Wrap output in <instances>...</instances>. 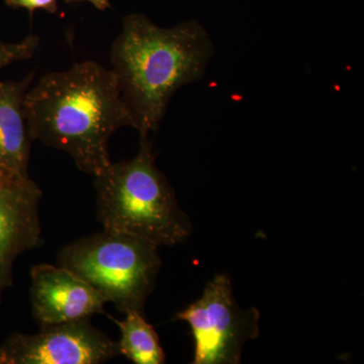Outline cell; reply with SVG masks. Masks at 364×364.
Masks as SVG:
<instances>
[{
  "instance_id": "3",
  "label": "cell",
  "mask_w": 364,
  "mask_h": 364,
  "mask_svg": "<svg viewBox=\"0 0 364 364\" xmlns=\"http://www.w3.org/2000/svg\"><path fill=\"white\" fill-rule=\"evenodd\" d=\"M132 160L112 162L95 178L98 221L105 230L176 246L193 231L166 176L158 168L149 136H140Z\"/></svg>"
},
{
  "instance_id": "7",
  "label": "cell",
  "mask_w": 364,
  "mask_h": 364,
  "mask_svg": "<svg viewBox=\"0 0 364 364\" xmlns=\"http://www.w3.org/2000/svg\"><path fill=\"white\" fill-rule=\"evenodd\" d=\"M31 277L33 314L41 327L105 314L107 298L68 268L38 264Z\"/></svg>"
},
{
  "instance_id": "8",
  "label": "cell",
  "mask_w": 364,
  "mask_h": 364,
  "mask_svg": "<svg viewBox=\"0 0 364 364\" xmlns=\"http://www.w3.org/2000/svg\"><path fill=\"white\" fill-rule=\"evenodd\" d=\"M43 193L35 181L0 179V301L13 286L18 256L40 245L39 205Z\"/></svg>"
},
{
  "instance_id": "2",
  "label": "cell",
  "mask_w": 364,
  "mask_h": 364,
  "mask_svg": "<svg viewBox=\"0 0 364 364\" xmlns=\"http://www.w3.org/2000/svg\"><path fill=\"white\" fill-rule=\"evenodd\" d=\"M213 55L214 45L198 21L161 28L143 14L124 18L111 69L140 136L158 131L172 97L205 76Z\"/></svg>"
},
{
  "instance_id": "4",
  "label": "cell",
  "mask_w": 364,
  "mask_h": 364,
  "mask_svg": "<svg viewBox=\"0 0 364 364\" xmlns=\"http://www.w3.org/2000/svg\"><path fill=\"white\" fill-rule=\"evenodd\" d=\"M158 248L138 237L104 229L65 246L59 262L102 293L119 312L144 314L161 267Z\"/></svg>"
},
{
  "instance_id": "9",
  "label": "cell",
  "mask_w": 364,
  "mask_h": 364,
  "mask_svg": "<svg viewBox=\"0 0 364 364\" xmlns=\"http://www.w3.org/2000/svg\"><path fill=\"white\" fill-rule=\"evenodd\" d=\"M33 74L20 82L0 83V179L25 181L28 176L32 136L23 112V97Z\"/></svg>"
},
{
  "instance_id": "5",
  "label": "cell",
  "mask_w": 364,
  "mask_h": 364,
  "mask_svg": "<svg viewBox=\"0 0 364 364\" xmlns=\"http://www.w3.org/2000/svg\"><path fill=\"white\" fill-rule=\"evenodd\" d=\"M176 318L191 327L195 340L193 364L240 363L244 344L259 335V312L239 306L226 274L210 280L202 296Z\"/></svg>"
},
{
  "instance_id": "13",
  "label": "cell",
  "mask_w": 364,
  "mask_h": 364,
  "mask_svg": "<svg viewBox=\"0 0 364 364\" xmlns=\"http://www.w3.org/2000/svg\"><path fill=\"white\" fill-rule=\"evenodd\" d=\"M76 1L90 2V4H92L95 9L100 11H104L105 9L111 7V2H109V0H65L66 4H70V2Z\"/></svg>"
},
{
  "instance_id": "1",
  "label": "cell",
  "mask_w": 364,
  "mask_h": 364,
  "mask_svg": "<svg viewBox=\"0 0 364 364\" xmlns=\"http://www.w3.org/2000/svg\"><path fill=\"white\" fill-rule=\"evenodd\" d=\"M23 112L33 141L67 153L92 177L112 163V136L134 128L114 72L91 60L45 74L26 90Z\"/></svg>"
},
{
  "instance_id": "10",
  "label": "cell",
  "mask_w": 364,
  "mask_h": 364,
  "mask_svg": "<svg viewBox=\"0 0 364 364\" xmlns=\"http://www.w3.org/2000/svg\"><path fill=\"white\" fill-rule=\"evenodd\" d=\"M124 315L121 321L111 317L121 331V338L117 342L119 353L135 364L166 363L159 336L144 318V314L128 312Z\"/></svg>"
},
{
  "instance_id": "12",
  "label": "cell",
  "mask_w": 364,
  "mask_h": 364,
  "mask_svg": "<svg viewBox=\"0 0 364 364\" xmlns=\"http://www.w3.org/2000/svg\"><path fill=\"white\" fill-rule=\"evenodd\" d=\"M7 6L13 9H25L32 18L37 11H45L55 14L58 11V0H6Z\"/></svg>"
},
{
  "instance_id": "11",
  "label": "cell",
  "mask_w": 364,
  "mask_h": 364,
  "mask_svg": "<svg viewBox=\"0 0 364 364\" xmlns=\"http://www.w3.org/2000/svg\"><path fill=\"white\" fill-rule=\"evenodd\" d=\"M39 46L40 38L36 35L28 36L20 42H0V70L14 62L32 58Z\"/></svg>"
},
{
  "instance_id": "6",
  "label": "cell",
  "mask_w": 364,
  "mask_h": 364,
  "mask_svg": "<svg viewBox=\"0 0 364 364\" xmlns=\"http://www.w3.org/2000/svg\"><path fill=\"white\" fill-rule=\"evenodd\" d=\"M119 354L117 342L82 318L11 335L0 347V364H100Z\"/></svg>"
}]
</instances>
